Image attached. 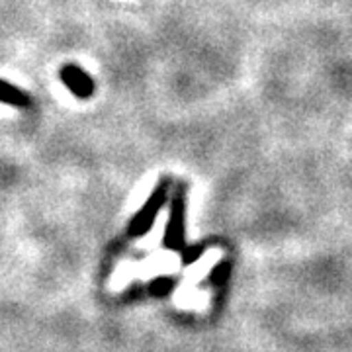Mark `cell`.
<instances>
[{
    "label": "cell",
    "mask_w": 352,
    "mask_h": 352,
    "mask_svg": "<svg viewBox=\"0 0 352 352\" xmlns=\"http://www.w3.org/2000/svg\"><path fill=\"white\" fill-rule=\"evenodd\" d=\"M182 243V214H180V206H176L173 219L168 223V231H166V245L170 249H176Z\"/></svg>",
    "instance_id": "obj_4"
},
{
    "label": "cell",
    "mask_w": 352,
    "mask_h": 352,
    "mask_svg": "<svg viewBox=\"0 0 352 352\" xmlns=\"http://www.w3.org/2000/svg\"><path fill=\"white\" fill-rule=\"evenodd\" d=\"M161 201H163L161 194H155L151 200L147 201V206L133 217V221L129 226V235L131 237H141L153 226V219H155V215H157L159 208H161Z\"/></svg>",
    "instance_id": "obj_2"
},
{
    "label": "cell",
    "mask_w": 352,
    "mask_h": 352,
    "mask_svg": "<svg viewBox=\"0 0 352 352\" xmlns=\"http://www.w3.org/2000/svg\"><path fill=\"white\" fill-rule=\"evenodd\" d=\"M0 102L14 106V108H25V106H30V96L25 94L24 90H20L10 82L0 80Z\"/></svg>",
    "instance_id": "obj_3"
},
{
    "label": "cell",
    "mask_w": 352,
    "mask_h": 352,
    "mask_svg": "<svg viewBox=\"0 0 352 352\" xmlns=\"http://www.w3.org/2000/svg\"><path fill=\"white\" fill-rule=\"evenodd\" d=\"M61 80L76 98H90L94 92V82L90 75L76 65H65L61 69Z\"/></svg>",
    "instance_id": "obj_1"
},
{
    "label": "cell",
    "mask_w": 352,
    "mask_h": 352,
    "mask_svg": "<svg viewBox=\"0 0 352 352\" xmlns=\"http://www.w3.org/2000/svg\"><path fill=\"white\" fill-rule=\"evenodd\" d=\"M229 274V268H227L226 264H221V266H217L214 272V276H212V280H214V284H221L223 280H226V276Z\"/></svg>",
    "instance_id": "obj_6"
},
{
    "label": "cell",
    "mask_w": 352,
    "mask_h": 352,
    "mask_svg": "<svg viewBox=\"0 0 352 352\" xmlns=\"http://www.w3.org/2000/svg\"><path fill=\"white\" fill-rule=\"evenodd\" d=\"M170 288H173V282H170V280L159 278V280H155V284L151 286V294H155V296H163V294H166Z\"/></svg>",
    "instance_id": "obj_5"
}]
</instances>
